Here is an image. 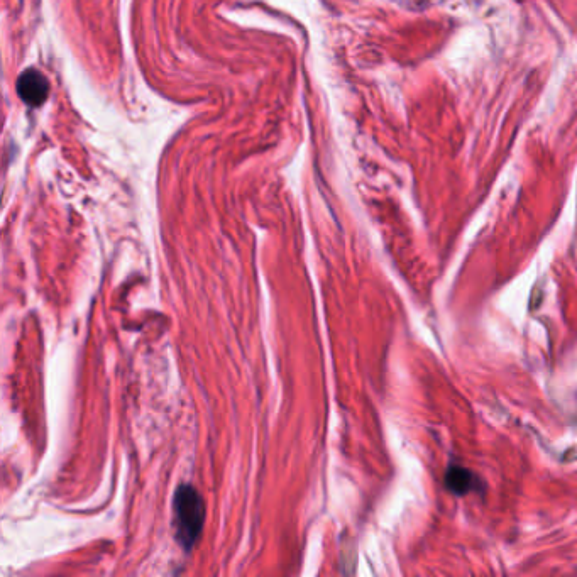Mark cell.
<instances>
[{
  "mask_svg": "<svg viewBox=\"0 0 577 577\" xmlns=\"http://www.w3.org/2000/svg\"><path fill=\"white\" fill-rule=\"evenodd\" d=\"M415 2H425V0H415Z\"/></svg>",
  "mask_w": 577,
  "mask_h": 577,
  "instance_id": "obj_4",
  "label": "cell"
},
{
  "mask_svg": "<svg viewBox=\"0 0 577 577\" xmlns=\"http://www.w3.org/2000/svg\"><path fill=\"white\" fill-rule=\"evenodd\" d=\"M447 486L451 488V491L457 493V495H464L468 491L473 490V476L469 471L462 468H452L449 473H447Z\"/></svg>",
  "mask_w": 577,
  "mask_h": 577,
  "instance_id": "obj_3",
  "label": "cell"
},
{
  "mask_svg": "<svg viewBox=\"0 0 577 577\" xmlns=\"http://www.w3.org/2000/svg\"><path fill=\"white\" fill-rule=\"evenodd\" d=\"M205 503L192 484H182L173 498L175 539L185 550H192L204 530Z\"/></svg>",
  "mask_w": 577,
  "mask_h": 577,
  "instance_id": "obj_1",
  "label": "cell"
},
{
  "mask_svg": "<svg viewBox=\"0 0 577 577\" xmlns=\"http://www.w3.org/2000/svg\"><path fill=\"white\" fill-rule=\"evenodd\" d=\"M17 94L26 104L39 107L50 94V83L38 70H26L17 80Z\"/></svg>",
  "mask_w": 577,
  "mask_h": 577,
  "instance_id": "obj_2",
  "label": "cell"
}]
</instances>
